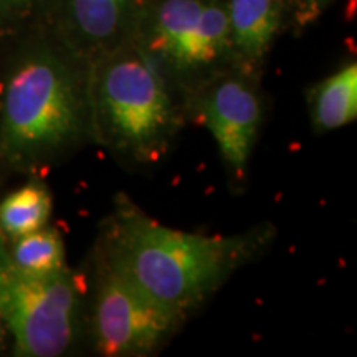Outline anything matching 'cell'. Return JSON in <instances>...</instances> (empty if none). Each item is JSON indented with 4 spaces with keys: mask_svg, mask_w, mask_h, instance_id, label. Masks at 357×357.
Wrapping results in <instances>:
<instances>
[{
    "mask_svg": "<svg viewBox=\"0 0 357 357\" xmlns=\"http://www.w3.org/2000/svg\"><path fill=\"white\" fill-rule=\"evenodd\" d=\"M248 236H207L169 229L124 204L111 234L109 268L184 316L205 301L255 247Z\"/></svg>",
    "mask_w": 357,
    "mask_h": 357,
    "instance_id": "obj_1",
    "label": "cell"
},
{
    "mask_svg": "<svg viewBox=\"0 0 357 357\" xmlns=\"http://www.w3.org/2000/svg\"><path fill=\"white\" fill-rule=\"evenodd\" d=\"M83 126V102L65 68L50 60L22 65L3 101L2 144L13 158H37L60 149Z\"/></svg>",
    "mask_w": 357,
    "mask_h": 357,
    "instance_id": "obj_2",
    "label": "cell"
},
{
    "mask_svg": "<svg viewBox=\"0 0 357 357\" xmlns=\"http://www.w3.org/2000/svg\"><path fill=\"white\" fill-rule=\"evenodd\" d=\"M95 108L111 142L137 159H154L176 129V111L155 66L142 55L116 58L96 84Z\"/></svg>",
    "mask_w": 357,
    "mask_h": 357,
    "instance_id": "obj_3",
    "label": "cell"
},
{
    "mask_svg": "<svg viewBox=\"0 0 357 357\" xmlns=\"http://www.w3.org/2000/svg\"><path fill=\"white\" fill-rule=\"evenodd\" d=\"M77 306V284L65 270L30 275L0 255V319L10 329L17 354H61L73 339Z\"/></svg>",
    "mask_w": 357,
    "mask_h": 357,
    "instance_id": "obj_4",
    "label": "cell"
},
{
    "mask_svg": "<svg viewBox=\"0 0 357 357\" xmlns=\"http://www.w3.org/2000/svg\"><path fill=\"white\" fill-rule=\"evenodd\" d=\"M181 319L178 312L149 298L111 268L102 278L95 306V334L102 354H149Z\"/></svg>",
    "mask_w": 357,
    "mask_h": 357,
    "instance_id": "obj_5",
    "label": "cell"
},
{
    "mask_svg": "<svg viewBox=\"0 0 357 357\" xmlns=\"http://www.w3.org/2000/svg\"><path fill=\"white\" fill-rule=\"evenodd\" d=\"M200 114L227 164L236 174H243L261 116L255 93L236 79L223 82L204 98Z\"/></svg>",
    "mask_w": 357,
    "mask_h": 357,
    "instance_id": "obj_6",
    "label": "cell"
},
{
    "mask_svg": "<svg viewBox=\"0 0 357 357\" xmlns=\"http://www.w3.org/2000/svg\"><path fill=\"white\" fill-rule=\"evenodd\" d=\"M281 19L280 0H231L230 35L236 47L250 58L268 50Z\"/></svg>",
    "mask_w": 357,
    "mask_h": 357,
    "instance_id": "obj_7",
    "label": "cell"
},
{
    "mask_svg": "<svg viewBox=\"0 0 357 357\" xmlns=\"http://www.w3.org/2000/svg\"><path fill=\"white\" fill-rule=\"evenodd\" d=\"M312 121L323 131L352 123L357 116V65L349 63L312 91Z\"/></svg>",
    "mask_w": 357,
    "mask_h": 357,
    "instance_id": "obj_8",
    "label": "cell"
},
{
    "mask_svg": "<svg viewBox=\"0 0 357 357\" xmlns=\"http://www.w3.org/2000/svg\"><path fill=\"white\" fill-rule=\"evenodd\" d=\"M202 7L204 3L200 0H166L159 8L155 22L154 50L181 66Z\"/></svg>",
    "mask_w": 357,
    "mask_h": 357,
    "instance_id": "obj_9",
    "label": "cell"
},
{
    "mask_svg": "<svg viewBox=\"0 0 357 357\" xmlns=\"http://www.w3.org/2000/svg\"><path fill=\"white\" fill-rule=\"evenodd\" d=\"M52 213V197L43 185L29 184L0 204V229L19 238L43 229Z\"/></svg>",
    "mask_w": 357,
    "mask_h": 357,
    "instance_id": "obj_10",
    "label": "cell"
},
{
    "mask_svg": "<svg viewBox=\"0 0 357 357\" xmlns=\"http://www.w3.org/2000/svg\"><path fill=\"white\" fill-rule=\"evenodd\" d=\"M10 261L30 275H53L65 270V247L53 230L38 229L17 238Z\"/></svg>",
    "mask_w": 357,
    "mask_h": 357,
    "instance_id": "obj_11",
    "label": "cell"
},
{
    "mask_svg": "<svg viewBox=\"0 0 357 357\" xmlns=\"http://www.w3.org/2000/svg\"><path fill=\"white\" fill-rule=\"evenodd\" d=\"M230 40L229 12L220 6H205L200 12L197 26L187 45L181 66L207 65L223 52Z\"/></svg>",
    "mask_w": 357,
    "mask_h": 357,
    "instance_id": "obj_12",
    "label": "cell"
},
{
    "mask_svg": "<svg viewBox=\"0 0 357 357\" xmlns=\"http://www.w3.org/2000/svg\"><path fill=\"white\" fill-rule=\"evenodd\" d=\"M128 0H71L79 30L93 40L108 38L118 30Z\"/></svg>",
    "mask_w": 357,
    "mask_h": 357,
    "instance_id": "obj_13",
    "label": "cell"
},
{
    "mask_svg": "<svg viewBox=\"0 0 357 357\" xmlns=\"http://www.w3.org/2000/svg\"><path fill=\"white\" fill-rule=\"evenodd\" d=\"M305 2V10H306V15L311 17L312 10H316V8H319L326 0H303Z\"/></svg>",
    "mask_w": 357,
    "mask_h": 357,
    "instance_id": "obj_14",
    "label": "cell"
},
{
    "mask_svg": "<svg viewBox=\"0 0 357 357\" xmlns=\"http://www.w3.org/2000/svg\"><path fill=\"white\" fill-rule=\"evenodd\" d=\"M0 2H10V3H22V2H29V0H0Z\"/></svg>",
    "mask_w": 357,
    "mask_h": 357,
    "instance_id": "obj_15",
    "label": "cell"
}]
</instances>
